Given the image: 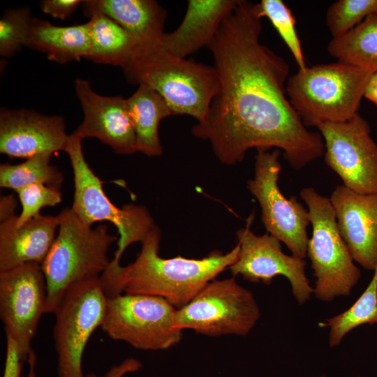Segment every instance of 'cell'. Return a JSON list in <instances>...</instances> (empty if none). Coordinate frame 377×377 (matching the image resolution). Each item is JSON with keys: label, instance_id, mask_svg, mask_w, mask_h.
<instances>
[{"label": "cell", "instance_id": "cell-1", "mask_svg": "<svg viewBox=\"0 0 377 377\" xmlns=\"http://www.w3.org/2000/svg\"><path fill=\"white\" fill-rule=\"evenodd\" d=\"M256 3L239 0L207 47L219 81L205 119L192 133L208 140L217 158L233 165L248 150H283L300 170L324 154L319 133L304 126L286 93L290 66L262 44Z\"/></svg>", "mask_w": 377, "mask_h": 377}, {"label": "cell", "instance_id": "cell-2", "mask_svg": "<svg viewBox=\"0 0 377 377\" xmlns=\"http://www.w3.org/2000/svg\"><path fill=\"white\" fill-rule=\"evenodd\" d=\"M161 232L156 226L142 243L136 260L127 266L108 267L101 275L108 297L138 294L163 297L175 308L188 304L209 282L238 258L239 245L222 253L214 251L201 259L158 255Z\"/></svg>", "mask_w": 377, "mask_h": 377}, {"label": "cell", "instance_id": "cell-3", "mask_svg": "<svg viewBox=\"0 0 377 377\" xmlns=\"http://www.w3.org/2000/svg\"><path fill=\"white\" fill-rule=\"evenodd\" d=\"M59 233L42 263L47 302L46 313H54L71 285L100 276L108 268L110 246L117 239L106 225L95 228L82 221L71 208L58 215Z\"/></svg>", "mask_w": 377, "mask_h": 377}, {"label": "cell", "instance_id": "cell-4", "mask_svg": "<svg viewBox=\"0 0 377 377\" xmlns=\"http://www.w3.org/2000/svg\"><path fill=\"white\" fill-rule=\"evenodd\" d=\"M371 75L339 61L315 65L289 77L286 93L306 127L343 122L358 113Z\"/></svg>", "mask_w": 377, "mask_h": 377}, {"label": "cell", "instance_id": "cell-5", "mask_svg": "<svg viewBox=\"0 0 377 377\" xmlns=\"http://www.w3.org/2000/svg\"><path fill=\"white\" fill-rule=\"evenodd\" d=\"M124 72L131 82H144L156 91L172 115H190L198 122L205 119L219 89L214 66L176 57L161 46L139 54Z\"/></svg>", "mask_w": 377, "mask_h": 377}, {"label": "cell", "instance_id": "cell-6", "mask_svg": "<svg viewBox=\"0 0 377 377\" xmlns=\"http://www.w3.org/2000/svg\"><path fill=\"white\" fill-rule=\"evenodd\" d=\"M82 138L75 133L68 137L64 151L67 153L74 176V198L72 210L84 223L109 221L118 230L117 249L110 266L120 265L121 256L133 243L142 242L156 226L149 211L142 205H124L117 207L108 198L103 188V182L86 161Z\"/></svg>", "mask_w": 377, "mask_h": 377}, {"label": "cell", "instance_id": "cell-7", "mask_svg": "<svg viewBox=\"0 0 377 377\" xmlns=\"http://www.w3.org/2000/svg\"><path fill=\"white\" fill-rule=\"evenodd\" d=\"M300 197L307 206L312 226L306 255L316 277L313 294L324 302L348 296L361 273L339 232L330 198L313 187L302 188Z\"/></svg>", "mask_w": 377, "mask_h": 377}, {"label": "cell", "instance_id": "cell-8", "mask_svg": "<svg viewBox=\"0 0 377 377\" xmlns=\"http://www.w3.org/2000/svg\"><path fill=\"white\" fill-rule=\"evenodd\" d=\"M108 298L101 276L75 283L63 295L54 313L53 328L59 377H85L83 353L90 337L103 323Z\"/></svg>", "mask_w": 377, "mask_h": 377}, {"label": "cell", "instance_id": "cell-9", "mask_svg": "<svg viewBox=\"0 0 377 377\" xmlns=\"http://www.w3.org/2000/svg\"><path fill=\"white\" fill-rule=\"evenodd\" d=\"M260 317L253 295L235 277L214 279L188 304L177 309L175 327L210 337L246 336Z\"/></svg>", "mask_w": 377, "mask_h": 377}, {"label": "cell", "instance_id": "cell-10", "mask_svg": "<svg viewBox=\"0 0 377 377\" xmlns=\"http://www.w3.org/2000/svg\"><path fill=\"white\" fill-rule=\"evenodd\" d=\"M177 309L154 295L127 294L108 298L101 329L116 341L145 350L168 349L178 343L182 330L175 327Z\"/></svg>", "mask_w": 377, "mask_h": 377}, {"label": "cell", "instance_id": "cell-11", "mask_svg": "<svg viewBox=\"0 0 377 377\" xmlns=\"http://www.w3.org/2000/svg\"><path fill=\"white\" fill-rule=\"evenodd\" d=\"M280 153L277 149L257 150L254 176L248 181L247 188L259 202L267 232L284 243L293 256L304 259L307 253L309 214L296 197L286 198L279 189Z\"/></svg>", "mask_w": 377, "mask_h": 377}, {"label": "cell", "instance_id": "cell-12", "mask_svg": "<svg viewBox=\"0 0 377 377\" xmlns=\"http://www.w3.org/2000/svg\"><path fill=\"white\" fill-rule=\"evenodd\" d=\"M316 128L324 145L327 165L343 185L360 194L377 193V144L369 123L358 113L343 122H324Z\"/></svg>", "mask_w": 377, "mask_h": 377}, {"label": "cell", "instance_id": "cell-13", "mask_svg": "<svg viewBox=\"0 0 377 377\" xmlns=\"http://www.w3.org/2000/svg\"><path fill=\"white\" fill-rule=\"evenodd\" d=\"M47 302V282L40 264L28 263L0 272V317L6 334L15 340L27 359Z\"/></svg>", "mask_w": 377, "mask_h": 377}, {"label": "cell", "instance_id": "cell-14", "mask_svg": "<svg viewBox=\"0 0 377 377\" xmlns=\"http://www.w3.org/2000/svg\"><path fill=\"white\" fill-rule=\"evenodd\" d=\"M253 215L245 228L237 232L239 253L236 262L229 269L234 276L241 275L253 283L269 285L273 279L281 275L289 281L292 292L300 304L307 302L313 293L305 274L304 259L285 254L281 242L269 233L256 235L250 229Z\"/></svg>", "mask_w": 377, "mask_h": 377}, {"label": "cell", "instance_id": "cell-15", "mask_svg": "<svg viewBox=\"0 0 377 377\" xmlns=\"http://www.w3.org/2000/svg\"><path fill=\"white\" fill-rule=\"evenodd\" d=\"M74 87L83 110L84 119L73 133L82 139L97 138L118 154L138 151L126 98L98 94L91 89L89 82L83 79H76Z\"/></svg>", "mask_w": 377, "mask_h": 377}, {"label": "cell", "instance_id": "cell-16", "mask_svg": "<svg viewBox=\"0 0 377 377\" xmlns=\"http://www.w3.org/2000/svg\"><path fill=\"white\" fill-rule=\"evenodd\" d=\"M69 135L64 120L31 110L1 108L0 152L10 158H29L64 151Z\"/></svg>", "mask_w": 377, "mask_h": 377}, {"label": "cell", "instance_id": "cell-17", "mask_svg": "<svg viewBox=\"0 0 377 377\" xmlns=\"http://www.w3.org/2000/svg\"><path fill=\"white\" fill-rule=\"evenodd\" d=\"M330 202L339 232L354 261L377 269V193H357L344 185L332 191Z\"/></svg>", "mask_w": 377, "mask_h": 377}, {"label": "cell", "instance_id": "cell-18", "mask_svg": "<svg viewBox=\"0 0 377 377\" xmlns=\"http://www.w3.org/2000/svg\"><path fill=\"white\" fill-rule=\"evenodd\" d=\"M17 218L0 221V272L28 263L41 265L56 237L58 216L40 214L20 226Z\"/></svg>", "mask_w": 377, "mask_h": 377}, {"label": "cell", "instance_id": "cell-19", "mask_svg": "<svg viewBox=\"0 0 377 377\" xmlns=\"http://www.w3.org/2000/svg\"><path fill=\"white\" fill-rule=\"evenodd\" d=\"M87 16L103 13L127 30L139 45L138 54L161 46L165 10L154 0L84 1Z\"/></svg>", "mask_w": 377, "mask_h": 377}, {"label": "cell", "instance_id": "cell-20", "mask_svg": "<svg viewBox=\"0 0 377 377\" xmlns=\"http://www.w3.org/2000/svg\"><path fill=\"white\" fill-rule=\"evenodd\" d=\"M239 1L189 0L181 24L174 31L164 34L161 47L181 58L207 47Z\"/></svg>", "mask_w": 377, "mask_h": 377}, {"label": "cell", "instance_id": "cell-21", "mask_svg": "<svg viewBox=\"0 0 377 377\" xmlns=\"http://www.w3.org/2000/svg\"><path fill=\"white\" fill-rule=\"evenodd\" d=\"M24 46L43 52L59 64L85 59L90 46L89 24L59 27L32 17Z\"/></svg>", "mask_w": 377, "mask_h": 377}, {"label": "cell", "instance_id": "cell-22", "mask_svg": "<svg viewBox=\"0 0 377 377\" xmlns=\"http://www.w3.org/2000/svg\"><path fill=\"white\" fill-rule=\"evenodd\" d=\"M90 46L85 59L126 71L135 60L139 45L124 27L103 13L89 16Z\"/></svg>", "mask_w": 377, "mask_h": 377}, {"label": "cell", "instance_id": "cell-23", "mask_svg": "<svg viewBox=\"0 0 377 377\" xmlns=\"http://www.w3.org/2000/svg\"><path fill=\"white\" fill-rule=\"evenodd\" d=\"M126 103L135 128L137 151L148 156H160L158 125L163 119L172 115L167 102L153 88L141 82Z\"/></svg>", "mask_w": 377, "mask_h": 377}, {"label": "cell", "instance_id": "cell-24", "mask_svg": "<svg viewBox=\"0 0 377 377\" xmlns=\"http://www.w3.org/2000/svg\"><path fill=\"white\" fill-rule=\"evenodd\" d=\"M329 54L370 73L377 72V13L366 17L344 35L332 38Z\"/></svg>", "mask_w": 377, "mask_h": 377}, {"label": "cell", "instance_id": "cell-25", "mask_svg": "<svg viewBox=\"0 0 377 377\" xmlns=\"http://www.w3.org/2000/svg\"><path fill=\"white\" fill-rule=\"evenodd\" d=\"M51 155L38 154L19 164L0 165V186L15 191L35 184L60 188L62 173L50 164Z\"/></svg>", "mask_w": 377, "mask_h": 377}, {"label": "cell", "instance_id": "cell-26", "mask_svg": "<svg viewBox=\"0 0 377 377\" xmlns=\"http://www.w3.org/2000/svg\"><path fill=\"white\" fill-rule=\"evenodd\" d=\"M367 323H377V269L369 286L356 302L342 313L327 318L323 324L330 327V346H338L347 333Z\"/></svg>", "mask_w": 377, "mask_h": 377}, {"label": "cell", "instance_id": "cell-27", "mask_svg": "<svg viewBox=\"0 0 377 377\" xmlns=\"http://www.w3.org/2000/svg\"><path fill=\"white\" fill-rule=\"evenodd\" d=\"M256 10L260 17L269 20L290 50L299 70L305 69L307 66L291 10L281 0H262L256 3Z\"/></svg>", "mask_w": 377, "mask_h": 377}, {"label": "cell", "instance_id": "cell-28", "mask_svg": "<svg viewBox=\"0 0 377 377\" xmlns=\"http://www.w3.org/2000/svg\"><path fill=\"white\" fill-rule=\"evenodd\" d=\"M375 13L377 0H338L328 8L326 24L332 38H337Z\"/></svg>", "mask_w": 377, "mask_h": 377}, {"label": "cell", "instance_id": "cell-29", "mask_svg": "<svg viewBox=\"0 0 377 377\" xmlns=\"http://www.w3.org/2000/svg\"><path fill=\"white\" fill-rule=\"evenodd\" d=\"M32 19L28 7L7 10L0 20V54L11 57L24 46Z\"/></svg>", "mask_w": 377, "mask_h": 377}, {"label": "cell", "instance_id": "cell-30", "mask_svg": "<svg viewBox=\"0 0 377 377\" xmlns=\"http://www.w3.org/2000/svg\"><path fill=\"white\" fill-rule=\"evenodd\" d=\"M16 192L22 205V212L17 218V226L40 214L42 208L54 207L61 201L60 188L43 184H31Z\"/></svg>", "mask_w": 377, "mask_h": 377}, {"label": "cell", "instance_id": "cell-31", "mask_svg": "<svg viewBox=\"0 0 377 377\" xmlns=\"http://www.w3.org/2000/svg\"><path fill=\"white\" fill-rule=\"evenodd\" d=\"M6 336V350L3 377H20L22 366L27 359L22 354L15 340Z\"/></svg>", "mask_w": 377, "mask_h": 377}, {"label": "cell", "instance_id": "cell-32", "mask_svg": "<svg viewBox=\"0 0 377 377\" xmlns=\"http://www.w3.org/2000/svg\"><path fill=\"white\" fill-rule=\"evenodd\" d=\"M82 2L80 0H43L39 5L45 13L54 18L65 20L70 17Z\"/></svg>", "mask_w": 377, "mask_h": 377}, {"label": "cell", "instance_id": "cell-33", "mask_svg": "<svg viewBox=\"0 0 377 377\" xmlns=\"http://www.w3.org/2000/svg\"><path fill=\"white\" fill-rule=\"evenodd\" d=\"M140 367L138 361L134 359H128L122 362L119 366H114L111 368L104 376V377H123L124 374L128 372L135 371ZM85 377H98L95 374L90 373Z\"/></svg>", "mask_w": 377, "mask_h": 377}, {"label": "cell", "instance_id": "cell-34", "mask_svg": "<svg viewBox=\"0 0 377 377\" xmlns=\"http://www.w3.org/2000/svg\"><path fill=\"white\" fill-rule=\"evenodd\" d=\"M17 202L13 195H4L0 201V221L5 220L15 214Z\"/></svg>", "mask_w": 377, "mask_h": 377}, {"label": "cell", "instance_id": "cell-35", "mask_svg": "<svg viewBox=\"0 0 377 377\" xmlns=\"http://www.w3.org/2000/svg\"><path fill=\"white\" fill-rule=\"evenodd\" d=\"M364 96L377 105V72L371 75Z\"/></svg>", "mask_w": 377, "mask_h": 377}, {"label": "cell", "instance_id": "cell-36", "mask_svg": "<svg viewBox=\"0 0 377 377\" xmlns=\"http://www.w3.org/2000/svg\"><path fill=\"white\" fill-rule=\"evenodd\" d=\"M27 362L29 364L27 377H36V374L35 371V367L36 364V355L33 350H31L29 354Z\"/></svg>", "mask_w": 377, "mask_h": 377}, {"label": "cell", "instance_id": "cell-37", "mask_svg": "<svg viewBox=\"0 0 377 377\" xmlns=\"http://www.w3.org/2000/svg\"><path fill=\"white\" fill-rule=\"evenodd\" d=\"M320 377H327V376H325V375H322V376H320Z\"/></svg>", "mask_w": 377, "mask_h": 377}]
</instances>
